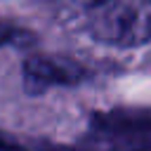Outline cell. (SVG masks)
I'll use <instances>...</instances> for the list:
<instances>
[{"label": "cell", "mask_w": 151, "mask_h": 151, "mask_svg": "<svg viewBox=\"0 0 151 151\" xmlns=\"http://www.w3.org/2000/svg\"><path fill=\"white\" fill-rule=\"evenodd\" d=\"M12 38H14V28H12V26H7V24H0V45L9 42Z\"/></svg>", "instance_id": "obj_4"}, {"label": "cell", "mask_w": 151, "mask_h": 151, "mask_svg": "<svg viewBox=\"0 0 151 151\" xmlns=\"http://www.w3.org/2000/svg\"><path fill=\"white\" fill-rule=\"evenodd\" d=\"M76 2H80V5H85V7H97V5H101V2H106V0H76Z\"/></svg>", "instance_id": "obj_5"}, {"label": "cell", "mask_w": 151, "mask_h": 151, "mask_svg": "<svg viewBox=\"0 0 151 151\" xmlns=\"http://www.w3.org/2000/svg\"><path fill=\"white\" fill-rule=\"evenodd\" d=\"M83 78V66L64 57H31L24 64V83L28 92H42L54 85H76Z\"/></svg>", "instance_id": "obj_2"}, {"label": "cell", "mask_w": 151, "mask_h": 151, "mask_svg": "<svg viewBox=\"0 0 151 151\" xmlns=\"http://www.w3.org/2000/svg\"><path fill=\"white\" fill-rule=\"evenodd\" d=\"M0 151H26V149H24V146H19L17 142H12L9 137L0 134Z\"/></svg>", "instance_id": "obj_3"}, {"label": "cell", "mask_w": 151, "mask_h": 151, "mask_svg": "<svg viewBox=\"0 0 151 151\" xmlns=\"http://www.w3.org/2000/svg\"><path fill=\"white\" fill-rule=\"evenodd\" d=\"M92 33L120 47L151 40V0H106L94 7Z\"/></svg>", "instance_id": "obj_1"}]
</instances>
